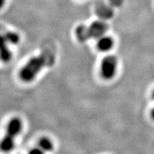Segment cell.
<instances>
[{
	"label": "cell",
	"mask_w": 154,
	"mask_h": 154,
	"mask_svg": "<svg viewBox=\"0 0 154 154\" xmlns=\"http://www.w3.org/2000/svg\"><path fill=\"white\" fill-rule=\"evenodd\" d=\"M2 38H4L7 43L16 44L19 42V36L17 33L12 32H8L2 36Z\"/></svg>",
	"instance_id": "obj_8"
},
{
	"label": "cell",
	"mask_w": 154,
	"mask_h": 154,
	"mask_svg": "<svg viewBox=\"0 0 154 154\" xmlns=\"http://www.w3.org/2000/svg\"><path fill=\"white\" fill-rule=\"evenodd\" d=\"M7 42L2 38L1 43V59L5 62H7L11 59V53L7 45Z\"/></svg>",
	"instance_id": "obj_6"
},
{
	"label": "cell",
	"mask_w": 154,
	"mask_h": 154,
	"mask_svg": "<svg viewBox=\"0 0 154 154\" xmlns=\"http://www.w3.org/2000/svg\"><path fill=\"white\" fill-rule=\"evenodd\" d=\"M113 46V40L110 36H103L99 38L98 41L97 47L100 51H107L110 50Z\"/></svg>",
	"instance_id": "obj_5"
},
{
	"label": "cell",
	"mask_w": 154,
	"mask_h": 154,
	"mask_svg": "<svg viewBox=\"0 0 154 154\" xmlns=\"http://www.w3.org/2000/svg\"><path fill=\"white\" fill-rule=\"evenodd\" d=\"M29 154H44V151L40 149L39 147L34 148V149L30 150Z\"/></svg>",
	"instance_id": "obj_9"
},
{
	"label": "cell",
	"mask_w": 154,
	"mask_h": 154,
	"mask_svg": "<svg viewBox=\"0 0 154 154\" xmlns=\"http://www.w3.org/2000/svg\"><path fill=\"white\" fill-rule=\"evenodd\" d=\"M38 147L44 152H49L52 151L54 146L51 140L48 138H42L38 141Z\"/></svg>",
	"instance_id": "obj_7"
},
{
	"label": "cell",
	"mask_w": 154,
	"mask_h": 154,
	"mask_svg": "<svg viewBox=\"0 0 154 154\" xmlns=\"http://www.w3.org/2000/svg\"><path fill=\"white\" fill-rule=\"evenodd\" d=\"M153 98L154 99V91H153Z\"/></svg>",
	"instance_id": "obj_11"
},
{
	"label": "cell",
	"mask_w": 154,
	"mask_h": 154,
	"mask_svg": "<svg viewBox=\"0 0 154 154\" xmlns=\"http://www.w3.org/2000/svg\"><path fill=\"white\" fill-rule=\"evenodd\" d=\"M117 69V59L115 56H106L102 60L101 74L105 79H111L115 76Z\"/></svg>",
	"instance_id": "obj_4"
},
{
	"label": "cell",
	"mask_w": 154,
	"mask_h": 154,
	"mask_svg": "<svg viewBox=\"0 0 154 154\" xmlns=\"http://www.w3.org/2000/svg\"><path fill=\"white\" fill-rule=\"evenodd\" d=\"M22 128V121L18 118H14L9 121L7 129V134L2 140L1 149L3 151L9 152L14 146L15 137L20 133Z\"/></svg>",
	"instance_id": "obj_3"
},
{
	"label": "cell",
	"mask_w": 154,
	"mask_h": 154,
	"mask_svg": "<svg viewBox=\"0 0 154 154\" xmlns=\"http://www.w3.org/2000/svg\"><path fill=\"white\" fill-rule=\"evenodd\" d=\"M108 29V26L105 22L96 21L88 26H78L76 30V35L79 41L86 42L89 38H101L104 35Z\"/></svg>",
	"instance_id": "obj_2"
},
{
	"label": "cell",
	"mask_w": 154,
	"mask_h": 154,
	"mask_svg": "<svg viewBox=\"0 0 154 154\" xmlns=\"http://www.w3.org/2000/svg\"><path fill=\"white\" fill-rule=\"evenodd\" d=\"M55 61V57L51 51H45L41 54L32 57L19 72L21 79L25 82L33 81L42 69L51 66Z\"/></svg>",
	"instance_id": "obj_1"
},
{
	"label": "cell",
	"mask_w": 154,
	"mask_h": 154,
	"mask_svg": "<svg viewBox=\"0 0 154 154\" xmlns=\"http://www.w3.org/2000/svg\"><path fill=\"white\" fill-rule=\"evenodd\" d=\"M151 116H152V117H153V119H154V109H153V111H152V112H151Z\"/></svg>",
	"instance_id": "obj_10"
}]
</instances>
